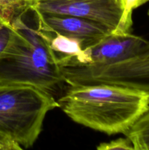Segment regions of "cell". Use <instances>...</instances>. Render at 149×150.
<instances>
[{"instance_id": "obj_5", "label": "cell", "mask_w": 149, "mask_h": 150, "mask_svg": "<svg viewBox=\"0 0 149 150\" xmlns=\"http://www.w3.org/2000/svg\"><path fill=\"white\" fill-rule=\"evenodd\" d=\"M26 7L39 13L85 18L121 33L124 11L121 0H26Z\"/></svg>"}, {"instance_id": "obj_10", "label": "cell", "mask_w": 149, "mask_h": 150, "mask_svg": "<svg viewBox=\"0 0 149 150\" xmlns=\"http://www.w3.org/2000/svg\"><path fill=\"white\" fill-rule=\"evenodd\" d=\"M17 34V29L11 22L0 15V56L7 50Z\"/></svg>"}, {"instance_id": "obj_7", "label": "cell", "mask_w": 149, "mask_h": 150, "mask_svg": "<svg viewBox=\"0 0 149 150\" xmlns=\"http://www.w3.org/2000/svg\"><path fill=\"white\" fill-rule=\"evenodd\" d=\"M148 51L149 41L142 37L131 32H112L96 45L85 48L86 64H113L137 57Z\"/></svg>"}, {"instance_id": "obj_1", "label": "cell", "mask_w": 149, "mask_h": 150, "mask_svg": "<svg viewBox=\"0 0 149 150\" xmlns=\"http://www.w3.org/2000/svg\"><path fill=\"white\" fill-rule=\"evenodd\" d=\"M57 101L74 122L111 136L124 133L149 108V92L108 83L68 85Z\"/></svg>"}, {"instance_id": "obj_2", "label": "cell", "mask_w": 149, "mask_h": 150, "mask_svg": "<svg viewBox=\"0 0 149 150\" xmlns=\"http://www.w3.org/2000/svg\"><path fill=\"white\" fill-rule=\"evenodd\" d=\"M10 22L17 34L0 56V84L31 85L54 97L61 95L67 83L34 12L26 7Z\"/></svg>"}, {"instance_id": "obj_12", "label": "cell", "mask_w": 149, "mask_h": 150, "mask_svg": "<svg viewBox=\"0 0 149 150\" xmlns=\"http://www.w3.org/2000/svg\"><path fill=\"white\" fill-rule=\"evenodd\" d=\"M148 14H149V11H148Z\"/></svg>"}, {"instance_id": "obj_11", "label": "cell", "mask_w": 149, "mask_h": 150, "mask_svg": "<svg viewBox=\"0 0 149 150\" xmlns=\"http://www.w3.org/2000/svg\"><path fill=\"white\" fill-rule=\"evenodd\" d=\"M98 150H112V149H130L134 150V147L131 141L128 139L119 138L110 142L101 143L96 146Z\"/></svg>"}, {"instance_id": "obj_8", "label": "cell", "mask_w": 149, "mask_h": 150, "mask_svg": "<svg viewBox=\"0 0 149 150\" xmlns=\"http://www.w3.org/2000/svg\"><path fill=\"white\" fill-rule=\"evenodd\" d=\"M123 134L131 141L134 150H149V108Z\"/></svg>"}, {"instance_id": "obj_4", "label": "cell", "mask_w": 149, "mask_h": 150, "mask_svg": "<svg viewBox=\"0 0 149 150\" xmlns=\"http://www.w3.org/2000/svg\"><path fill=\"white\" fill-rule=\"evenodd\" d=\"M68 85L108 83L149 92V51L106 65L72 64L61 67Z\"/></svg>"}, {"instance_id": "obj_3", "label": "cell", "mask_w": 149, "mask_h": 150, "mask_svg": "<svg viewBox=\"0 0 149 150\" xmlns=\"http://www.w3.org/2000/svg\"><path fill=\"white\" fill-rule=\"evenodd\" d=\"M59 108L55 97L26 84H0V133L32 147L40 134L49 111Z\"/></svg>"}, {"instance_id": "obj_6", "label": "cell", "mask_w": 149, "mask_h": 150, "mask_svg": "<svg viewBox=\"0 0 149 150\" xmlns=\"http://www.w3.org/2000/svg\"><path fill=\"white\" fill-rule=\"evenodd\" d=\"M33 11L36 15L38 27L41 30L78 40L83 49L96 45L113 32L105 25L85 18Z\"/></svg>"}, {"instance_id": "obj_9", "label": "cell", "mask_w": 149, "mask_h": 150, "mask_svg": "<svg viewBox=\"0 0 149 150\" xmlns=\"http://www.w3.org/2000/svg\"><path fill=\"white\" fill-rule=\"evenodd\" d=\"M124 7L121 21V33L131 32L132 26V13L135 9L148 2L149 0H121Z\"/></svg>"}]
</instances>
